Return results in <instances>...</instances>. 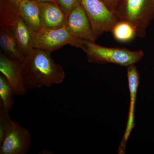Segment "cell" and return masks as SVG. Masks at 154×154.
Returning <instances> with one entry per match:
<instances>
[{
    "instance_id": "1",
    "label": "cell",
    "mask_w": 154,
    "mask_h": 154,
    "mask_svg": "<svg viewBox=\"0 0 154 154\" xmlns=\"http://www.w3.org/2000/svg\"><path fill=\"white\" fill-rule=\"evenodd\" d=\"M51 53L33 48L22 63L23 77L28 89L49 87L63 82L65 77L63 68L56 63Z\"/></svg>"
},
{
    "instance_id": "2",
    "label": "cell",
    "mask_w": 154,
    "mask_h": 154,
    "mask_svg": "<svg viewBox=\"0 0 154 154\" xmlns=\"http://www.w3.org/2000/svg\"><path fill=\"white\" fill-rule=\"evenodd\" d=\"M82 50L88 62L103 64L113 63L127 67L139 62L144 55L143 51H132L125 48L104 47L95 42L83 39Z\"/></svg>"
},
{
    "instance_id": "3",
    "label": "cell",
    "mask_w": 154,
    "mask_h": 154,
    "mask_svg": "<svg viewBox=\"0 0 154 154\" xmlns=\"http://www.w3.org/2000/svg\"><path fill=\"white\" fill-rule=\"evenodd\" d=\"M113 12L119 21H126L133 26L137 36L144 38L154 19V0H122Z\"/></svg>"
},
{
    "instance_id": "4",
    "label": "cell",
    "mask_w": 154,
    "mask_h": 154,
    "mask_svg": "<svg viewBox=\"0 0 154 154\" xmlns=\"http://www.w3.org/2000/svg\"><path fill=\"white\" fill-rule=\"evenodd\" d=\"M91 23L96 40L103 33L111 32L119 20L102 0H79Z\"/></svg>"
},
{
    "instance_id": "5",
    "label": "cell",
    "mask_w": 154,
    "mask_h": 154,
    "mask_svg": "<svg viewBox=\"0 0 154 154\" xmlns=\"http://www.w3.org/2000/svg\"><path fill=\"white\" fill-rule=\"evenodd\" d=\"M83 42V39L72 36L66 25L60 28L53 30L42 28L34 32L33 48L50 52L66 45L82 49Z\"/></svg>"
},
{
    "instance_id": "6",
    "label": "cell",
    "mask_w": 154,
    "mask_h": 154,
    "mask_svg": "<svg viewBox=\"0 0 154 154\" xmlns=\"http://www.w3.org/2000/svg\"><path fill=\"white\" fill-rule=\"evenodd\" d=\"M32 137L29 131L9 117L5 138L0 145L1 154L28 153Z\"/></svg>"
},
{
    "instance_id": "7",
    "label": "cell",
    "mask_w": 154,
    "mask_h": 154,
    "mask_svg": "<svg viewBox=\"0 0 154 154\" xmlns=\"http://www.w3.org/2000/svg\"><path fill=\"white\" fill-rule=\"evenodd\" d=\"M127 76L129 90L130 105L125 131L119 146L118 153L119 154L125 153L127 141L134 126L135 106L140 82V75L135 64L127 67Z\"/></svg>"
},
{
    "instance_id": "8",
    "label": "cell",
    "mask_w": 154,
    "mask_h": 154,
    "mask_svg": "<svg viewBox=\"0 0 154 154\" xmlns=\"http://www.w3.org/2000/svg\"><path fill=\"white\" fill-rule=\"evenodd\" d=\"M0 72L14 91V95L23 96L28 88L25 85L22 71V63L9 58L0 53Z\"/></svg>"
},
{
    "instance_id": "9",
    "label": "cell",
    "mask_w": 154,
    "mask_h": 154,
    "mask_svg": "<svg viewBox=\"0 0 154 154\" xmlns=\"http://www.w3.org/2000/svg\"><path fill=\"white\" fill-rule=\"evenodd\" d=\"M66 26L69 32L74 37L79 39L96 41L91 23L81 5L75 7L68 15Z\"/></svg>"
},
{
    "instance_id": "10",
    "label": "cell",
    "mask_w": 154,
    "mask_h": 154,
    "mask_svg": "<svg viewBox=\"0 0 154 154\" xmlns=\"http://www.w3.org/2000/svg\"><path fill=\"white\" fill-rule=\"evenodd\" d=\"M39 3L42 28L58 29L66 25L67 16L55 2Z\"/></svg>"
},
{
    "instance_id": "11",
    "label": "cell",
    "mask_w": 154,
    "mask_h": 154,
    "mask_svg": "<svg viewBox=\"0 0 154 154\" xmlns=\"http://www.w3.org/2000/svg\"><path fill=\"white\" fill-rule=\"evenodd\" d=\"M18 46L25 57L34 48V33L19 16L10 28Z\"/></svg>"
},
{
    "instance_id": "12",
    "label": "cell",
    "mask_w": 154,
    "mask_h": 154,
    "mask_svg": "<svg viewBox=\"0 0 154 154\" xmlns=\"http://www.w3.org/2000/svg\"><path fill=\"white\" fill-rule=\"evenodd\" d=\"M19 14L33 32L42 29L39 3L36 0H23L18 6Z\"/></svg>"
},
{
    "instance_id": "13",
    "label": "cell",
    "mask_w": 154,
    "mask_h": 154,
    "mask_svg": "<svg viewBox=\"0 0 154 154\" xmlns=\"http://www.w3.org/2000/svg\"><path fill=\"white\" fill-rule=\"evenodd\" d=\"M0 45L1 48L12 58V59L23 63L26 57L17 44L10 28H0Z\"/></svg>"
},
{
    "instance_id": "14",
    "label": "cell",
    "mask_w": 154,
    "mask_h": 154,
    "mask_svg": "<svg viewBox=\"0 0 154 154\" xmlns=\"http://www.w3.org/2000/svg\"><path fill=\"white\" fill-rule=\"evenodd\" d=\"M20 16L18 5L13 0L1 3L0 28H11Z\"/></svg>"
},
{
    "instance_id": "15",
    "label": "cell",
    "mask_w": 154,
    "mask_h": 154,
    "mask_svg": "<svg viewBox=\"0 0 154 154\" xmlns=\"http://www.w3.org/2000/svg\"><path fill=\"white\" fill-rule=\"evenodd\" d=\"M116 40L121 42L131 41L137 36L134 28L129 22L119 21L113 26L111 31Z\"/></svg>"
},
{
    "instance_id": "16",
    "label": "cell",
    "mask_w": 154,
    "mask_h": 154,
    "mask_svg": "<svg viewBox=\"0 0 154 154\" xmlns=\"http://www.w3.org/2000/svg\"><path fill=\"white\" fill-rule=\"evenodd\" d=\"M14 91L5 78L0 75V104L2 105L5 111L9 112L13 107L14 100Z\"/></svg>"
},
{
    "instance_id": "17",
    "label": "cell",
    "mask_w": 154,
    "mask_h": 154,
    "mask_svg": "<svg viewBox=\"0 0 154 154\" xmlns=\"http://www.w3.org/2000/svg\"><path fill=\"white\" fill-rule=\"evenodd\" d=\"M9 117V112H6L0 104V145L5 138Z\"/></svg>"
},
{
    "instance_id": "18",
    "label": "cell",
    "mask_w": 154,
    "mask_h": 154,
    "mask_svg": "<svg viewBox=\"0 0 154 154\" xmlns=\"http://www.w3.org/2000/svg\"><path fill=\"white\" fill-rule=\"evenodd\" d=\"M55 2L67 17L73 9L80 5L79 0H55Z\"/></svg>"
},
{
    "instance_id": "19",
    "label": "cell",
    "mask_w": 154,
    "mask_h": 154,
    "mask_svg": "<svg viewBox=\"0 0 154 154\" xmlns=\"http://www.w3.org/2000/svg\"><path fill=\"white\" fill-rule=\"evenodd\" d=\"M102 1L104 2L107 7L113 12L118 0H102Z\"/></svg>"
},
{
    "instance_id": "20",
    "label": "cell",
    "mask_w": 154,
    "mask_h": 154,
    "mask_svg": "<svg viewBox=\"0 0 154 154\" xmlns=\"http://www.w3.org/2000/svg\"><path fill=\"white\" fill-rule=\"evenodd\" d=\"M38 2H55V0H36Z\"/></svg>"
},
{
    "instance_id": "21",
    "label": "cell",
    "mask_w": 154,
    "mask_h": 154,
    "mask_svg": "<svg viewBox=\"0 0 154 154\" xmlns=\"http://www.w3.org/2000/svg\"><path fill=\"white\" fill-rule=\"evenodd\" d=\"M13 1L19 6V4H20V2H21L22 1H23V0H13Z\"/></svg>"
}]
</instances>
